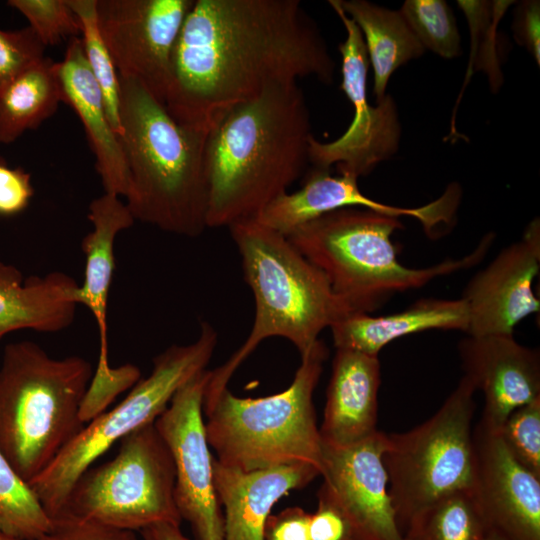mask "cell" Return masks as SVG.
<instances>
[{
  "label": "cell",
  "instance_id": "cell-1",
  "mask_svg": "<svg viewBox=\"0 0 540 540\" xmlns=\"http://www.w3.org/2000/svg\"><path fill=\"white\" fill-rule=\"evenodd\" d=\"M335 63L298 0H194L176 40L164 106L204 132L232 107L298 78L333 82Z\"/></svg>",
  "mask_w": 540,
  "mask_h": 540
},
{
  "label": "cell",
  "instance_id": "cell-2",
  "mask_svg": "<svg viewBox=\"0 0 540 540\" xmlns=\"http://www.w3.org/2000/svg\"><path fill=\"white\" fill-rule=\"evenodd\" d=\"M313 137L297 81L277 83L209 130L207 228L253 220L304 173Z\"/></svg>",
  "mask_w": 540,
  "mask_h": 540
},
{
  "label": "cell",
  "instance_id": "cell-3",
  "mask_svg": "<svg viewBox=\"0 0 540 540\" xmlns=\"http://www.w3.org/2000/svg\"><path fill=\"white\" fill-rule=\"evenodd\" d=\"M126 205L135 221L198 237L207 229V132L177 122L139 82L119 76Z\"/></svg>",
  "mask_w": 540,
  "mask_h": 540
},
{
  "label": "cell",
  "instance_id": "cell-4",
  "mask_svg": "<svg viewBox=\"0 0 540 540\" xmlns=\"http://www.w3.org/2000/svg\"><path fill=\"white\" fill-rule=\"evenodd\" d=\"M241 257L245 282L254 297L255 315L244 343L211 370L203 409L210 407L239 366L266 339L282 337L306 354L320 333L352 314L325 274L290 240L255 219L230 226Z\"/></svg>",
  "mask_w": 540,
  "mask_h": 540
},
{
  "label": "cell",
  "instance_id": "cell-5",
  "mask_svg": "<svg viewBox=\"0 0 540 540\" xmlns=\"http://www.w3.org/2000/svg\"><path fill=\"white\" fill-rule=\"evenodd\" d=\"M404 226L398 217L365 208L326 213L287 236L327 277L350 312L370 314L394 294L425 286L437 277L477 264L494 236L457 260L426 268L404 266L397 258L393 234Z\"/></svg>",
  "mask_w": 540,
  "mask_h": 540
},
{
  "label": "cell",
  "instance_id": "cell-6",
  "mask_svg": "<svg viewBox=\"0 0 540 540\" xmlns=\"http://www.w3.org/2000/svg\"><path fill=\"white\" fill-rule=\"evenodd\" d=\"M94 369L77 355L53 358L37 343L5 346L0 366V451L28 484L82 430Z\"/></svg>",
  "mask_w": 540,
  "mask_h": 540
},
{
  "label": "cell",
  "instance_id": "cell-7",
  "mask_svg": "<svg viewBox=\"0 0 540 540\" xmlns=\"http://www.w3.org/2000/svg\"><path fill=\"white\" fill-rule=\"evenodd\" d=\"M328 349L320 339L304 355L282 392L242 398L228 388L203 410L206 436L220 464L241 471L304 463L321 475L323 445L313 394Z\"/></svg>",
  "mask_w": 540,
  "mask_h": 540
},
{
  "label": "cell",
  "instance_id": "cell-8",
  "mask_svg": "<svg viewBox=\"0 0 540 540\" xmlns=\"http://www.w3.org/2000/svg\"><path fill=\"white\" fill-rule=\"evenodd\" d=\"M218 341L214 327L201 323L197 339L172 345L153 359V369L116 407L84 425L75 438L29 486L52 519L62 512L78 478L111 446L134 430L153 423L174 394L206 370Z\"/></svg>",
  "mask_w": 540,
  "mask_h": 540
},
{
  "label": "cell",
  "instance_id": "cell-9",
  "mask_svg": "<svg viewBox=\"0 0 540 540\" xmlns=\"http://www.w3.org/2000/svg\"><path fill=\"white\" fill-rule=\"evenodd\" d=\"M475 391L463 376L432 417L410 431L387 435L383 463L401 534L425 507L453 493L472 490Z\"/></svg>",
  "mask_w": 540,
  "mask_h": 540
},
{
  "label": "cell",
  "instance_id": "cell-10",
  "mask_svg": "<svg viewBox=\"0 0 540 540\" xmlns=\"http://www.w3.org/2000/svg\"><path fill=\"white\" fill-rule=\"evenodd\" d=\"M62 515L130 531L181 524L173 458L154 422L123 437L112 460L78 478Z\"/></svg>",
  "mask_w": 540,
  "mask_h": 540
},
{
  "label": "cell",
  "instance_id": "cell-11",
  "mask_svg": "<svg viewBox=\"0 0 540 540\" xmlns=\"http://www.w3.org/2000/svg\"><path fill=\"white\" fill-rule=\"evenodd\" d=\"M328 3L346 30V39L339 45L341 89L352 103L354 115L347 130L334 141L323 143L314 136L311 138L309 162L315 169L321 170H329L336 164L340 175L358 179L398 151L401 124L391 95L386 94L376 106L369 103V59L361 31L336 0H329Z\"/></svg>",
  "mask_w": 540,
  "mask_h": 540
},
{
  "label": "cell",
  "instance_id": "cell-12",
  "mask_svg": "<svg viewBox=\"0 0 540 540\" xmlns=\"http://www.w3.org/2000/svg\"><path fill=\"white\" fill-rule=\"evenodd\" d=\"M211 370H204L172 397L154 425L175 466V502L196 540H224V521L214 486L213 461L203 419Z\"/></svg>",
  "mask_w": 540,
  "mask_h": 540
},
{
  "label": "cell",
  "instance_id": "cell-13",
  "mask_svg": "<svg viewBox=\"0 0 540 540\" xmlns=\"http://www.w3.org/2000/svg\"><path fill=\"white\" fill-rule=\"evenodd\" d=\"M194 0H97V23L118 76L164 104L172 52Z\"/></svg>",
  "mask_w": 540,
  "mask_h": 540
},
{
  "label": "cell",
  "instance_id": "cell-14",
  "mask_svg": "<svg viewBox=\"0 0 540 540\" xmlns=\"http://www.w3.org/2000/svg\"><path fill=\"white\" fill-rule=\"evenodd\" d=\"M387 434L346 446L323 444L322 489L350 522L358 540H402L383 463Z\"/></svg>",
  "mask_w": 540,
  "mask_h": 540
},
{
  "label": "cell",
  "instance_id": "cell-15",
  "mask_svg": "<svg viewBox=\"0 0 540 540\" xmlns=\"http://www.w3.org/2000/svg\"><path fill=\"white\" fill-rule=\"evenodd\" d=\"M540 268L539 221L521 240L502 249L466 285L461 299L468 310L467 335L513 334L524 318L539 312L532 290Z\"/></svg>",
  "mask_w": 540,
  "mask_h": 540
},
{
  "label": "cell",
  "instance_id": "cell-16",
  "mask_svg": "<svg viewBox=\"0 0 540 540\" xmlns=\"http://www.w3.org/2000/svg\"><path fill=\"white\" fill-rule=\"evenodd\" d=\"M472 491L489 528L506 540H540V478L521 466L496 430H473Z\"/></svg>",
  "mask_w": 540,
  "mask_h": 540
},
{
  "label": "cell",
  "instance_id": "cell-17",
  "mask_svg": "<svg viewBox=\"0 0 540 540\" xmlns=\"http://www.w3.org/2000/svg\"><path fill=\"white\" fill-rule=\"evenodd\" d=\"M343 208H365L398 218H415L431 238L445 232L455 216L454 204L446 194L417 208L396 207L364 195L353 176H332L329 170L314 168L299 190L278 196L255 220L287 237L304 224Z\"/></svg>",
  "mask_w": 540,
  "mask_h": 540
},
{
  "label": "cell",
  "instance_id": "cell-18",
  "mask_svg": "<svg viewBox=\"0 0 540 540\" xmlns=\"http://www.w3.org/2000/svg\"><path fill=\"white\" fill-rule=\"evenodd\" d=\"M464 376L484 394L481 421L498 430L515 409L540 397V353L513 334L467 335L458 343Z\"/></svg>",
  "mask_w": 540,
  "mask_h": 540
},
{
  "label": "cell",
  "instance_id": "cell-19",
  "mask_svg": "<svg viewBox=\"0 0 540 540\" xmlns=\"http://www.w3.org/2000/svg\"><path fill=\"white\" fill-rule=\"evenodd\" d=\"M319 475L316 467L304 463L241 471L214 458V486L224 508V540H264L275 503Z\"/></svg>",
  "mask_w": 540,
  "mask_h": 540
},
{
  "label": "cell",
  "instance_id": "cell-20",
  "mask_svg": "<svg viewBox=\"0 0 540 540\" xmlns=\"http://www.w3.org/2000/svg\"><path fill=\"white\" fill-rule=\"evenodd\" d=\"M61 100L78 115L95 156L104 193L125 196L127 165L118 135L112 129L103 94L85 56L80 37L69 40L58 62Z\"/></svg>",
  "mask_w": 540,
  "mask_h": 540
},
{
  "label": "cell",
  "instance_id": "cell-21",
  "mask_svg": "<svg viewBox=\"0 0 540 540\" xmlns=\"http://www.w3.org/2000/svg\"><path fill=\"white\" fill-rule=\"evenodd\" d=\"M378 356L336 349L321 427L323 444L346 446L377 431Z\"/></svg>",
  "mask_w": 540,
  "mask_h": 540
},
{
  "label": "cell",
  "instance_id": "cell-22",
  "mask_svg": "<svg viewBox=\"0 0 540 540\" xmlns=\"http://www.w3.org/2000/svg\"><path fill=\"white\" fill-rule=\"evenodd\" d=\"M88 219L92 230L83 239L85 256L84 279L74 298L92 313L99 332V357L94 374L104 376L113 370L108 361L107 306L115 270L114 243L116 236L130 228L135 219L119 196L104 193L89 204Z\"/></svg>",
  "mask_w": 540,
  "mask_h": 540
},
{
  "label": "cell",
  "instance_id": "cell-23",
  "mask_svg": "<svg viewBox=\"0 0 540 540\" xmlns=\"http://www.w3.org/2000/svg\"><path fill=\"white\" fill-rule=\"evenodd\" d=\"M78 285L59 271L24 279L18 268L0 261V341L17 330L56 333L68 328L75 318Z\"/></svg>",
  "mask_w": 540,
  "mask_h": 540
},
{
  "label": "cell",
  "instance_id": "cell-24",
  "mask_svg": "<svg viewBox=\"0 0 540 540\" xmlns=\"http://www.w3.org/2000/svg\"><path fill=\"white\" fill-rule=\"evenodd\" d=\"M467 326L468 310L463 299L425 298L394 314H349L330 330L336 349L378 356L384 346L403 336L434 329L466 332Z\"/></svg>",
  "mask_w": 540,
  "mask_h": 540
},
{
  "label": "cell",
  "instance_id": "cell-25",
  "mask_svg": "<svg viewBox=\"0 0 540 540\" xmlns=\"http://www.w3.org/2000/svg\"><path fill=\"white\" fill-rule=\"evenodd\" d=\"M336 1L361 31L369 64L373 69V94L378 103L387 94V85L395 70L421 57L426 49L400 11L366 0Z\"/></svg>",
  "mask_w": 540,
  "mask_h": 540
},
{
  "label": "cell",
  "instance_id": "cell-26",
  "mask_svg": "<svg viewBox=\"0 0 540 540\" xmlns=\"http://www.w3.org/2000/svg\"><path fill=\"white\" fill-rule=\"evenodd\" d=\"M60 102L58 62L45 56L0 88V144L37 129Z\"/></svg>",
  "mask_w": 540,
  "mask_h": 540
},
{
  "label": "cell",
  "instance_id": "cell-27",
  "mask_svg": "<svg viewBox=\"0 0 540 540\" xmlns=\"http://www.w3.org/2000/svg\"><path fill=\"white\" fill-rule=\"evenodd\" d=\"M488 525L472 490L437 500L416 513L402 540H482Z\"/></svg>",
  "mask_w": 540,
  "mask_h": 540
},
{
  "label": "cell",
  "instance_id": "cell-28",
  "mask_svg": "<svg viewBox=\"0 0 540 540\" xmlns=\"http://www.w3.org/2000/svg\"><path fill=\"white\" fill-rule=\"evenodd\" d=\"M52 520L27 482L0 451V532L17 540L47 533Z\"/></svg>",
  "mask_w": 540,
  "mask_h": 540
},
{
  "label": "cell",
  "instance_id": "cell-29",
  "mask_svg": "<svg viewBox=\"0 0 540 540\" xmlns=\"http://www.w3.org/2000/svg\"><path fill=\"white\" fill-rule=\"evenodd\" d=\"M81 24V41L88 65L101 88L108 120L121 134L119 76L97 23V0H67Z\"/></svg>",
  "mask_w": 540,
  "mask_h": 540
},
{
  "label": "cell",
  "instance_id": "cell-30",
  "mask_svg": "<svg viewBox=\"0 0 540 540\" xmlns=\"http://www.w3.org/2000/svg\"><path fill=\"white\" fill-rule=\"evenodd\" d=\"M399 11L425 49L445 59L461 54L459 30L445 1L406 0Z\"/></svg>",
  "mask_w": 540,
  "mask_h": 540
},
{
  "label": "cell",
  "instance_id": "cell-31",
  "mask_svg": "<svg viewBox=\"0 0 540 540\" xmlns=\"http://www.w3.org/2000/svg\"><path fill=\"white\" fill-rule=\"evenodd\" d=\"M497 432L513 458L540 478V397L512 411Z\"/></svg>",
  "mask_w": 540,
  "mask_h": 540
},
{
  "label": "cell",
  "instance_id": "cell-32",
  "mask_svg": "<svg viewBox=\"0 0 540 540\" xmlns=\"http://www.w3.org/2000/svg\"><path fill=\"white\" fill-rule=\"evenodd\" d=\"M29 22L42 44L55 46L81 34V24L67 0H9Z\"/></svg>",
  "mask_w": 540,
  "mask_h": 540
},
{
  "label": "cell",
  "instance_id": "cell-33",
  "mask_svg": "<svg viewBox=\"0 0 540 540\" xmlns=\"http://www.w3.org/2000/svg\"><path fill=\"white\" fill-rule=\"evenodd\" d=\"M45 46L30 26L0 29V88L45 57Z\"/></svg>",
  "mask_w": 540,
  "mask_h": 540
},
{
  "label": "cell",
  "instance_id": "cell-34",
  "mask_svg": "<svg viewBox=\"0 0 540 540\" xmlns=\"http://www.w3.org/2000/svg\"><path fill=\"white\" fill-rule=\"evenodd\" d=\"M34 540H138L134 531L62 515L52 519L49 531Z\"/></svg>",
  "mask_w": 540,
  "mask_h": 540
},
{
  "label": "cell",
  "instance_id": "cell-35",
  "mask_svg": "<svg viewBox=\"0 0 540 540\" xmlns=\"http://www.w3.org/2000/svg\"><path fill=\"white\" fill-rule=\"evenodd\" d=\"M34 196L31 175L22 167H11L0 157V216L22 213Z\"/></svg>",
  "mask_w": 540,
  "mask_h": 540
},
{
  "label": "cell",
  "instance_id": "cell-36",
  "mask_svg": "<svg viewBox=\"0 0 540 540\" xmlns=\"http://www.w3.org/2000/svg\"><path fill=\"white\" fill-rule=\"evenodd\" d=\"M318 505L310 516L311 540H358L338 506L320 489Z\"/></svg>",
  "mask_w": 540,
  "mask_h": 540
},
{
  "label": "cell",
  "instance_id": "cell-37",
  "mask_svg": "<svg viewBox=\"0 0 540 540\" xmlns=\"http://www.w3.org/2000/svg\"><path fill=\"white\" fill-rule=\"evenodd\" d=\"M512 30L516 42L540 65V2L525 0L514 11Z\"/></svg>",
  "mask_w": 540,
  "mask_h": 540
},
{
  "label": "cell",
  "instance_id": "cell-38",
  "mask_svg": "<svg viewBox=\"0 0 540 540\" xmlns=\"http://www.w3.org/2000/svg\"><path fill=\"white\" fill-rule=\"evenodd\" d=\"M310 516L300 507H289L270 515L265 526L264 540H311Z\"/></svg>",
  "mask_w": 540,
  "mask_h": 540
},
{
  "label": "cell",
  "instance_id": "cell-39",
  "mask_svg": "<svg viewBox=\"0 0 540 540\" xmlns=\"http://www.w3.org/2000/svg\"><path fill=\"white\" fill-rule=\"evenodd\" d=\"M143 540H189L180 530V525L157 523L140 530Z\"/></svg>",
  "mask_w": 540,
  "mask_h": 540
},
{
  "label": "cell",
  "instance_id": "cell-40",
  "mask_svg": "<svg viewBox=\"0 0 540 540\" xmlns=\"http://www.w3.org/2000/svg\"><path fill=\"white\" fill-rule=\"evenodd\" d=\"M482 540H506L498 532L488 527Z\"/></svg>",
  "mask_w": 540,
  "mask_h": 540
},
{
  "label": "cell",
  "instance_id": "cell-41",
  "mask_svg": "<svg viewBox=\"0 0 540 540\" xmlns=\"http://www.w3.org/2000/svg\"><path fill=\"white\" fill-rule=\"evenodd\" d=\"M0 540H17V539L11 538V537L3 534L2 532H0Z\"/></svg>",
  "mask_w": 540,
  "mask_h": 540
}]
</instances>
